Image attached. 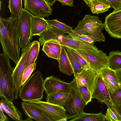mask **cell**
<instances>
[{
  "mask_svg": "<svg viewBox=\"0 0 121 121\" xmlns=\"http://www.w3.org/2000/svg\"><path fill=\"white\" fill-rule=\"evenodd\" d=\"M18 18L0 17V41L4 53L16 65L20 59Z\"/></svg>",
  "mask_w": 121,
  "mask_h": 121,
  "instance_id": "6da1fadb",
  "label": "cell"
},
{
  "mask_svg": "<svg viewBox=\"0 0 121 121\" xmlns=\"http://www.w3.org/2000/svg\"><path fill=\"white\" fill-rule=\"evenodd\" d=\"M10 59L4 53L0 54V96L12 102L15 98L12 76L14 68L11 66Z\"/></svg>",
  "mask_w": 121,
  "mask_h": 121,
  "instance_id": "7a4b0ae2",
  "label": "cell"
},
{
  "mask_svg": "<svg viewBox=\"0 0 121 121\" xmlns=\"http://www.w3.org/2000/svg\"><path fill=\"white\" fill-rule=\"evenodd\" d=\"M44 81L41 72L35 71L21 86L19 97L22 100L26 102L41 100L43 98L44 91Z\"/></svg>",
  "mask_w": 121,
  "mask_h": 121,
  "instance_id": "3957f363",
  "label": "cell"
},
{
  "mask_svg": "<svg viewBox=\"0 0 121 121\" xmlns=\"http://www.w3.org/2000/svg\"><path fill=\"white\" fill-rule=\"evenodd\" d=\"M104 28V23L97 16L86 14L79 22L72 33L89 35L96 41L105 42V37L102 31Z\"/></svg>",
  "mask_w": 121,
  "mask_h": 121,
  "instance_id": "277c9868",
  "label": "cell"
},
{
  "mask_svg": "<svg viewBox=\"0 0 121 121\" xmlns=\"http://www.w3.org/2000/svg\"><path fill=\"white\" fill-rule=\"evenodd\" d=\"M75 50L85 59L90 68L98 74L102 69L109 67L108 56L102 50Z\"/></svg>",
  "mask_w": 121,
  "mask_h": 121,
  "instance_id": "5b68a950",
  "label": "cell"
},
{
  "mask_svg": "<svg viewBox=\"0 0 121 121\" xmlns=\"http://www.w3.org/2000/svg\"><path fill=\"white\" fill-rule=\"evenodd\" d=\"M70 83L69 92L71 97L68 106L66 107L68 119L75 117L84 112V109L86 105L75 78Z\"/></svg>",
  "mask_w": 121,
  "mask_h": 121,
  "instance_id": "8992f818",
  "label": "cell"
},
{
  "mask_svg": "<svg viewBox=\"0 0 121 121\" xmlns=\"http://www.w3.org/2000/svg\"><path fill=\"white\" fill-rule=\"evenodd\" d=\"M28 102L46 116L50 121H60L67 116L64 107L39 100Z\"/></svg>",
  "mask_w": 121,
  "mask_h": 121,
  "instance_id": "52a82bcc",
  "label": "cell"
},
{
  "mask_svg": "<svg viewBox=\"0 0 121 121\" xmlns=\"http://www.w3.org/2000/svg\"><path fill=\"white\" fill-rule=\"evenodd\" d=\"M33 15L27 10L22 8L18 18L20 30L19 42L22 51L30 43L32 39L31 33V18Z\"/></svg>",
  "mask_w": 121,
  "mask_h": 121,
  "instance_id": "ba28073f",
  "label": "cell"
},
{
  "mask_svg": "<svg viewBox=\"0 0 121 121\" xmlns=\"http://www.w3.org/2000/svg\"><path fill=\"white\" fill-rule=\"evenodd\" d=\"M34 42L35 41H33L30 43L22 51L20 59L14 68L12 76L14 86V99H17L19 96V93L21 87L22 76L26 68L28 54Z\"/></svg>",
  "mask_w": 121,
  "mask_h": 121,
  "instance_id": "9c48e42d",
  "label": "cell"
},
{
  "mask_svg": "<svg viewBox=\"0 0 121 121\" xmlns=\"http://www.w3.org/2000/svg\"><path fill=\"white\" fill-rule=\"evenodd\" d=\"M24 9L34 16L44 18L52 14L51 7L45 0H23Z\"/></svg>",
  "mask_w": 121,
  "mask_h": 121,
  "instance_id": "30bf717a",
  "label": "cell"
},
{
  "mask_svg": "<svg viewBox=\"0 0 121 121\" xmlns=\"http://www.w3.org/2000/svg\"><path fill=\"white\" fill-rule=\"evenodd\" d=\"M104 28L112 37L121 39V10L113 11L105 18Z\"/></svg>",
  "mask_w": 121,
  "mask_h": 121,
  "instance_id": "8fae6325",
  "label": "cell"
},
{
  "mask_svg": "<svg viewBox=\"0 0 121 121\" xmlns=\"http://www.w3.org/2000/svg\"><path fill=\"white\" fill-rule=\"evenodd\" d=\"M43 86L47 95L56 93H69L70 91V83L52 75L46 77L44 80Z\"/></svg>",
  "mask_w": 121,
  "mask_h": 121,
  "instance_id": "7c38bea8",
  "label": "cell"
},
{
  "mask_svg": "<svg viewBox=\"0 0 121 121\" xmlns=\"http://www.w3.org/2000/svg\"><path fill=\"white\" fill-rule=\"evenodd\" d=\"M98 74L90 68L84 69L74 77L78 87H86L92 95L94 91Z\"/></svg>",
  "mask_w": 121,
  "mask_h": 121,
  "instance_id": "4fadbf2b",
  "label": "cell"
},
{
  "mask_svg": "<svg viewBox=\"0 0 121 121\" xmlns=\"http://www.w3.org/2000/svg\"><path fill=\"white\" fill-rule=\"evenodd\" d=\"M92 97V99H95L102 103L108 101L112 104L110 92L99 74Z\"/></svg>",
  "mask_w": 121,
  "mask_h": 121,
  "instance_id": "5bb4252c",
  "label": "cell"
},
{
  "mask_svg": "<svg viewBox=\"0 0 121 121\" xmlns=\"http://www.w3.org/2000/svg\"><path fill=\"white\" fill-rule=\"evenodd\" d=\"M64 34L55 27L49 25L48 28L39 36V41L41 46L51 40H55L60 43Z\"/></svg>",
  "mask_w": 121,
  "mask_h": 121,
  "instance_id": "9a60e30c",
  "label": "cell"
},
{
  "mask_svg": "<svg viewBox=\"0 0 121 121\" xmlns=\"http://www.w3.org/2000/svg\"><path fill=\"white\" fill-rule=\"evenodd\" d=\"M62 46L60 42L51 40L43 44L42 50L48 57L58 61L60 55Z\"/></svg>",
  "mask_w": 121,
  "mask_h": 121,
  "instance_id": "2e32d148",
  "label": "cell"
},
{
  "mask_svg": "<svg viewBox=\"0 0 121 121\" xmlns=\"http://www.w3.org/2000/svg\"><path fill=\"white\" fill-rule=\"evenodd\" d=\"M0 106L3 111L13 120L16 121H22V114L15 106L12 102L5 99H2Z\"/></svg>",
  "mask_w": 121,
  "mask_h": 121,
  "instance_id": "e0dca14e",
  "label": "cell"
},
{
  "mask_svg": "<svg viewBox=\"0 0 121 121\" xmlns=\"http://www.w3.org/2000/svg\"><path fill=\"white\" fill-rule=\"evenodd\" d=\"M61 45L74 50H92L98 49L94 45L86 44L74 40L65 34L60 43Z\"/></svg>",
  "mask_w": 121,
  "mask_h": 121,
  "instance_id": "ac0fdd59",
  "label": "cell"
},
{
  "mask_svg": "<svg viewBox=\"0 0 121 121\" xmlns=\"http://www.w3.org/2000/svg\"><path fill=\"white\" fill-rule=\"evenodd\" d=\"M71 97L70 93H56L46 97V101L50 103L61 107H66Z\"/></svg>",
  "mask_w": 121,
  "mask_h": 121,
  "instance_id": "d6986e66",
  "label": "cell"
},
{
  "mask_svg": "<svg viewBox=\"0 0 121 121\" xmlns=\"http://www.w3.org/2000/svg\"><path fill=\"white\" fill-rule=\"evenodd\" d=\"M21 106L25 114L28 118L37 121H50L46 116L28 102H22Z\"/></svg>",
  "mask_w": 121,
  "mask_h": 121,
  "instance_id": "ffe728a7",
  "label": "cell"
},
{
  "mask_svg": "<svg viewBox=\"0 0 121 121\" xmlns=\"http://www.w3.org/2000/svg\"><path fill=\"white\" fill-rule=\"evenodd\" d=\"M49 24L44 18L35 16L31 18V33L32 36H39L48 27Z\"/></svg>",
  "mask_w": 121,
  "mask_h": 121,
  "instance_id": "44dd1931",
  "label": "cell"
},
{
  "mask_svg": "<svg viewBox=\"0 0 121 121\" xmlns=\"http://www.w3.org/2000/svg\"><path fill=\"white\" fill-rule=\"evenodd\" d=\"M58 61L60 72L69 76H71L73 73V71L66 51L63 46Z\"/></svg>",
  "mask_w": 121,
  "mask_h": 121,
  "instance_id": "7402d4cb",
  "label": "cell"
},
{
  "mask_svg": "<svg viewBox=\"0 0 121 121\" xmlns=\"http://www.w3.org/2000/svg\"><path fill=\"white\" fill-rule=\"evenodd\" d=\"M87 5L93 14L97 15L106 12L111 7L106 0H90Z\"/></svg>",
  "mask_w": 121,
  "mask_h": 121,
  "instance_id": "603a6c76",
  "label": "cell"
},
{
  "mask_svg": "<svg viewBox=\"0 0 121 121\" xmlns=\"http://www.w3.org/2000/svg\"><path fill=\"white\" fill-rule=\"evenodd\" d=\"M105 115L102 112L97 113H86L84 112L72 118L70 121H105Z\"/></svg>",
  "mask_w": 121,
  "mask_h": 121,
  "instance_id": "cb8c5ba5",
  "label": "cell"
},
{
  "mask_svg": "<svg viewBox=\"0 0 121 121\" xmlns=\"http://www.w3.org/2000/svg\"><path fill=\"white\" fill-rule=\"evenodd\" d=\"M108 56L109 67L115 70L121 68V52L118 51L111 52Z\"/></svg>",
  "mask_w": 121,
  "mask_h": 121,
  "instance_id": "d4e9b609",
  "label": "cell"
},
{
  "mask_svg": "<svg viewBox=\"0 0 121 121\" xmlns=\"http://www.w3.org/2000/svg\"><path fill=\"white\" fill-rule=\"evenodd\" d=\"M40 44L37 40L35 42L28 54L25 69L30 65L35 63L38 56Z\"/></svg>",
  "mask_w": 121,
  "mask_h": 121,
  "instance_id": "484cf974",
  "label": "cell"
},
{
  "mask_svg": "<svg viewBox=\"0 0 121 121\" xmlns=\"http://www.w3.org/2000/svg\"><path fill=\"white\" fill-rule=\"evenodd\" d=\"M48 24L56 28L59 31L63 34H68L72 33L73 30L72 27L58 21L57 19L46 20Z\"/></svg>",
  "mask_w": 121,
  "mask_h": 121,
  "instance_id": "4316f807",
  "label": "cell"
},
{
  "mask_svg": "<svg viewBox=\"0 0 121 121\" xmlns=\"http://www.w3.org/2000/svg\"><path fill=\"white\" fill-rule=\"evenodd\" d=\"M63 47L72 67L73 75L75 77L78 74L80 73L84 68L71 54L69 48L65 47Z\"/></svg>",
  "mask_w": 121,
  "mask_h": 121,
  "instance_id": "83f0119b",
  "label": "cell"
},
{
  "mask_svg": "<svg viewBox=\"0 0 121 121\" xmlns=\"http://www.w3.org/2000/svg\"><path fill=\"white\" fill-rule=\"evenodd\" d=\"M22 0H9L8 7L12 15L19 18L22 8Z\"/></svg>",
  "mask_w": 121,
  "mask_h": 121,
  "instance_id": "f1b7e54d",
  "label": "cell"
},
{
  "mask_svg": "<svg viewBox=\"0 0 121 121\" xmlns=\"http://www.w3.org/2000/svg\"><path fill=\"white\" fill-rule=\"evenodd\" d=\"M68 36L71 37L74 40L90 45H93L96 41L92 37L83 34H77L73 33L68 34Z\"/></svg>",
  "mask_w": 121,
  "mask_h": 121,
  "instance_id": "f546056e",
  "label": "cell"
},
{
  "mask_svg": "<svg viewBox=\"0 0 121 121\" xmlns=\"http://www.w3.org/2000/svg\"><path fill=\"white\" fill-rule=\"evenodd\" d=\"M98 74H99L102 77L118 82L115 71L109 67L102 69Z\"/></svg>",
  "mask_w": 121,
  "mask_h": 121,
  "instance_id": "4dcf8cb0",
  "label": "cell"
},
{
  "mask_svg": "<svg viewBox=\"0 0 121 121\" xmlns=\"http://www.w3.org/2000/svg\"><path fill=\"white\" fill-rule=\"evenodd\" d=\"M101 77L110 94H113L119 88L120 85L118 82Z\"/></svg>",
  "mask_w": 121,
  "mask_h": 121,
  "instance_id": "1f68e13d",
  "label": "cell"
},
{
  "mask_svg": "<svg viewBox=\"0 0 121 121\" xmlns=\"http://www.w3.org/2000/svg\"><path fill=\"white\" fill-rule=\"evenodd\" d=\"M119 88L112 94H110L112 104L115 107L121 105V85Z\"/></svg>",
  "mask_w": 121,
  "mask_h": 121,
  "instance_id": "d6a6232c",
  "label": "cell"
},
{
  "mask_svg": "<svg viewBox=\"0 0 121 121\" xmlns=\"http://www.w3.org/2000/svg\"><path fill=\"white\" fill-rule=\"evenodd\" d=\"M82 97L86 105L91 102L92 98V94L88 89L86 87L82 86L79 87Z\"/></svg>",
  "mask_w": 121,
  "mask_h": 121,
  "instance_id": "836d02e7",
  "label": "cell"
},
{
  "mask_svg": "<svg viewBox=\"0 0 121 121\" xmlns=\"http://www.w3.org/2000/svg\"><path fill=\"white\" fill-rule=\"evenodd\" d=\"M36 65L37 62H35L25 69L22 76L21 86L28 80L33 71L35 70Z\"/></svg>",
  "mask_w": 121,
  "mask_h": 121,
  "instance_id": "e575fe53",
  "label": "cell"
},
{
  "mask_svg": "<svg viewBox=\"0 0 121 121\" xmlns=\"http://www.w3.org/2000/svg\"><path fill=\"white\" fill-rule=\"evenodd\" d=\"M68 48L71 54L84 69L90 68L87 62L82 56L78 54L75 50Z\"/></svg>",
  "mask_w": 121,
  "mask_h": 121,
  "instance_id": "d590c367",
  "label": "cell"
},
{
  "mask_svg": "<svg viewBox=\"0 0 121 121\" xmlns=\"http://www.w3.org/2000/svg\"><path fill=\"white\" fill-rule=\"evenodd\" d=\"M105 120L108 121H119L118 117L113 111L108 107L105 115Z\"/></svg>",
  "mask_w": 121,
  "mask_h": 121,
  "instance_id": "8d00e7d4",
  "label": "cell"
},
{
  "mask_svg": "<svg viewBox=\"0 0 121 121\" xmlns=\"http://www.w3.org/2000/svg\"><path fill=\"white\" fill-rule=\"evenodd\" d=\"M110 4L111 6L116 11L121 10V0H106Z\"/></svg>",
  "mask_w": 121,
  "mask_h": 121,
  "instance_id": "74e56055",
  "label": "cell"
},
{
  "mask_svg": "<svg viewBox=\"0 0 121 121\" xmlns=\"http://www.w3.org/2000/svg\"><path fill=\"white\" fill-rule=\"evenodd\" d=\"M57 1L60 2L62 6H68L71 7L74 6L73 0H57Z\"/></svg>",
  "mask_w": 121,
  "mask_h": 121,
  "instance_id": "f35d334b",
  "label": "cell"
},
{
  "mask_svg": "<svg viewBox=\"0 0 121 121\" xmlns=\"http://www.w3.org/2000/svg\"><path fill=\"white\" fill-rule=\"evenodd\" d=\"M0 121H8V118L4 114L3 111L0 108Z\"/></svg>",
  "mask_w": 121,
  "mask_h": 121,
  "instance_id": "ab89813d",
  "label": "cell"
},
{
  "mask_svg": "<svg viewBox=\"0 0 121 121\" xmlns=\"http://www.w3.org/2000/svg\"><path fill=\"white\" fill-rule=\"evenodd\" d=\"M118 82L121 85V68L115 70Z\"/></svg>",
  "mask_w": 121,
  "mask_h": 121,
  "instance_id": "60d3db41",
  "label": "cell"
},
{
  "mask_svg": "<svg viewBox=\"0 0 121 121\" xmlns=\"http://www.w3.org/2000/svg\"><path fill=\"white\" fill-rule=\"evenodd\" d=\"M45 0L50 6H52L57 0Z\"/></svg>",
  "mask_w": 121,
  "mask_h": 121,
  "instance_id": "b9f144b4",
  "label": "cell"
},
{
  "mask_svg": "<svg viewBox=\"0 0 121 121\" xmlns=\"http://www.w3.org/2000/svg\"><path fill=\"white\" fill-rule=\"evenodd\" d=\"M115 107L116 108L119 113L121 115V105Z\"/></svg>",
  "mask_w": 121,
  "mask_h": 121,
  "instance_id": "7bdbcfd3",
  "label": "cell"
},
{
  "mask_svg": "<svg viewBox=\"0 0 121 121\" xmlns=\"http://www.w3.org/2000/svg\"><path fill=\"white\" fill-rule=\"evenodd\" d=\"M68 119V116L64 118H63L60 120V121H67Z\"/></svg>",
  "mask_w": 121,
  "mask_h": 121,
  "instance_id": "ee69618b",
  "label": "cell"
},
{
  "mask_svg": "<svg viewBox=\"0 0 121 121\" xmlns=\"http://www.w3.org/2000/svg\"><path fill=\"white\" fill-rule=\"evenodd\" d=\"M85 2L86 5H88L89 1L90 0H82Z\"/></svg>",
  "mask_w": 121,
  "mask_h": 121,
  "instance_id": "f6af8a7d",
  "label": "cell"
},
{
  "mask_svg": "<svg viewBox=\"0 0 121 121\" xmlns=\"http://www.w3.org/2000/svg\"><path fill=\"white\" fill-rule=\"evenodd\" d=\"M32 119L30 118H28L25 120H22V121H32Z\"/></svg>",
  "mask_w": 121,
  "mask_h": 121,
  "instance_id": "bcb514c9",
  "label": "cell"
},
{
  "mask_svg": "<svg viewBox=\"0 0 121 121\" xmlns=\"http://www.w3.org/2000/svg\"><path fill=\"white\" fill-rule=\"evenodd\" d=\"M0 1V10H1V3L2 2H1V1Z\"/></svg>",
  "mask_w": 121,
  "mask_h": 121,
  "instance_id": "7dc6e473",
  "label": "cell"
}]
</instances>
